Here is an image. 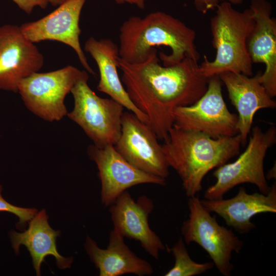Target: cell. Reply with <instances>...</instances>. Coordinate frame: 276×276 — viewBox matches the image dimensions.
<instances>
[{
    "label": "cell",
    "instance_id": "2e32d148",
    "mask_svg": "<svg viewBox=\"0 0 276 276\" xmlns=\"http://www.w3.org/2000/svg\"><path fill=\"white\" fill-rule=\"evenodd\" d=\"M260 73L249 76L241 73H223L218 76L227 89L232 104L238 114L237 129L242 145L247 142L256 112L274 108L276 102L260 81Z\"/></svg>",
    "mask_w": 276,
    "mask_h": 276
},
{
    "label": "cell",
    "instance_id": "9c48e42d",
    "mask_svg": "<svg viewBox=\"0 0 276 276\" xmlns=\"http://www.w3.org/2000/svg\"><path fill=\"white\" fill-rule=\"evenodd\" d=\"M222 84L218 76L208 78L207 89L197 101L174 110V124L214 139L237 134L238 116L228 109L223 98Z\"/></svg>",
    "mask_w": 276,
    "mask_h": 276
},
{
    "label": "cell",
    "instance_id": "d4e9b609",
    "mask_svg": "<svg viewBox=\"0 0 276 276\" xmlns=\"http://www.w3.org/2000/svg\"><path fill=\"white\" fill-rule=\"evenodd\" d=\"M118 4H128L136 6L140 9L145 7L146 0H114Z\"/></svg>",
    "mask_w": 276,
    "mask_h": 276
},
{
    "label": "cell",
    "instance_id": "5b68a950",
    "mask_svg": "<svg viewBox=\"0 0 276 276\" xmlns=\"http://www.w3.org/2000/svg\"><path fill=\"white\" fill-rule=\"evenodd\" d=\"M276 142L274 126L263 131L258 126L252 130L245 150L235 161L218 167L213 175L216 182L204 193V198L216 200L240 184L248 183L255 185L260 193H268L269 186L264 171V160L269 148Z\"/></svg>",
    "mask_w": 276,
    "mask_h": 276
},
{
    "label": "cell",
    "instance_id": "44dd1931",
    "mask_svg": "<svg viewBox=\"0 0 276 276\" xmlns=\"http://www.w3.org/2000/svg\"><path fill=\"white\" fill-rule=\"evenodd\" d=\"M167 250L172 253L175 263L165 276H194L201 274L213 268V262L197 263L190 257L182 238L171 248L166 246Z\"/></svg>",
    "mask_w": 276,
    "mask_h": 276
},
{
    "label": "cell",
    "instance_id": "cb8c5ba5",
    "mask_svg": "<svg viewBox=\"0 0 276 276\" xmlns=\"http://www.w3.org/2000/svg\"><path fill=\"white\" fill-rule=\"evenodd\" d=\"M21 10L28 14H31L34 9L38 7L45 9L49 3L47 0H12Z\"/></svg>",
    "mask_w": 276,
    "mask_h": 276
},
{
    "label": "cell",
    "instance_id": "7c38bea8",
    "mask_svg": "<svg viewBox=\"0 0 276 276\" xmlns=\"http://www.w3.org/2000/svg\"><path fill=\"white\" fill-rule=\"evenodd\" d=\"M87 153L98 169L101 200L105 206L111 205L120 194L133 186L145 183L166 185V179L141 171L128 163L114 145H90Z\"/></svg>",
    "mask_w": 276,
    "mask_h": 276
},
{
    "label": "cell",
    "instance_id": "8992f818",
    "mask_svg": "<svg viewBox=\"0 0 276 276\" xmlns=\"http://www.w3.org/2000/svg\"><path fill=\"white\" fill-rule=\"evenodd\" d=\"M87 73L85 71L79 78L71 91L74 106L66 116L82 129L96 146L114 145L121 134L124 107L111 98L98 96L88 84Z\"/></svg>",
    "mask_w": 276,
    "mask_h": 276
},
{
    "label": "cell",
    "instance_id": "52a82bcc",
    "mask_svg": "<svg viewBox=\"0 0 276 276\" xmlns=\"http://www.w3.org/2000/svg\"><path fill=\"white\" fill-rule=\"evenodd\" d=\"M189 217L181 232L185 242H194L206 251L214 265L224 276H230L234 269L233 252L239 253L243 243L232 229L220 225L201 204L197 195L189 197Z\"/></svg>",
    "mask_w": 276,
    "mask_h": 276
},
{
    "label": "cell",
    "instance_id": "4316f807",
    "mask_svg": "<svg viewBox=\"0 0 276 276\" xmlns=\"http://www.w3.org/2000/svg\"><path fill=\"white\" fill-rule=\"evenodd\" d=\"M47 2L53 6L58 7L66 0H47Z\"/></svg>",
    "mask_w": 276,
    "mask_h": 276
},
{
    "label": "cell",
    "instance_id": "ffe728a7",
    "mask_svg": "<svg viewBox=\"0 0 276 276\" xmlns=\"http://www.w3.org/2000/svg\"><path fill=\"white\" fill-rule=\"evenodd\" d=\"M84 246L100 276H120L129 273L143 276L151 275L153 272L151 265L133 253L125 243L124 237L114 229L110 233L106 249L100 248L88 236Z\"/></svg>",
    "mask_w": 276,
    "mask_h": 276
},
{
    "label": "cell",
    "instance_id": "7a4b0ae2",
    "mask_svg": "<svg viewBox=\"0 0 276 276\" xmlns=\"http://www.w3.org/2000/svg\"><path fill=\"white\" fill-rule=\"evenodd\" d=\"M119 32V56L128 63L143 62L156 47L163 46L171 50L169 54L159 53L164 66L177 64L185 57L197 62L200 59L195 31L164 12H152L144 17L130 16L122 23Z\"/></svg>",
    "mask_w": 276,
    "mask_h": 276
},
{
    "label": "cell",
    "instance_id": "6da1fadb",
    "mask_svg": "<svg viewBox=\"0 0 276 276\" xmlns=\"http://www.w3.org/2000/svg\"><path fill=\"white\" fill-rule=\"evenodd\" d=\"M118 64L130 99L147 116L148 126L160 141L167 139L173 126L174 110L192 104L207 89L208 78L198 62L189 57L162 65L155 49L143 62L131 64L120 57Z\"/></svg>",
    "mask_w": 276,
    "mask_h": 276
},
{
    "label": "cell",
    "instance_id": "603a6c76",
    "mask_svg": "<svg viewBox=\"0 0 276 276\" xmlns=\"http://www.w3.org/2000/svg\"><path fill=\"white\" fill-rule=\"evenodd\" d=\"M196 9L200 13L205 14L211 10H215L223 2H228L233 5L242 4L244 0H193Z\"/></svg>",
    "mask_w": 276,
    "mask_h": 276
},
{
    "label": "cell",
    "instance_id": "9a60e30c",
    "mask_svg": "<svg viewBox=\"0 0 276 276\" xmlns=\"http://www.w3.org/2000/svg\"><path fill=\"white\" fill-rule=\"evenodd\" d=\"M249 8L255 26L248 38V52L252 63L264 64L259 80L273 98L276 96V20L271 16L272 5L267 0H251Z\"/></svg>",
    "mask_w": 276,
    "mask_h": 276
},
{
    "label": "cell",
    "instance_id": "5bb4252c",
    "mask_svg": "<svg viewBox=\"0 0 276 276\" xmlns=\"http://www.w3.org/2000/svg\"><path fill=\"white\" fill-rule=\"evenodd\" d=\"M109 206L113 229L124 238L139 241L150 255L158 259L160 251L165 246L148 223L149 215L154 209L152 201L144 195L135 201L125 191Z\"/></svg>",
    "mask_w": 276,
    "mask_h": 276
},
{
    "label": "cell",
    "instance_id": "277c9868",
    "mask_svg": "<svg viewBox=\"0 0 276 276\" xmlns=\"http://www.w3.org/2000/svg\"><path fill=\"white\" fill-rule=\"evenodd\" d=\"M211 18L212 44L216 51L214 59L205 56L199 65L207 78L225 72L252 76V62L247 50V40L255 26L251 10L240 11L228 2L221 3Z\"/></svg>",
    "mask_w": 276,
    "mask_h": 276
},
{
    "label": "cell",
    "instance_id": "7402d4cb",
    "mask_svg": "<svg viewBox=\"0 0 276 276\" xmlns=\"http://www.w3.org/2000/svg\"><path fill=\"white\" fill-rule=\"evenodd\" d=\"M3 187L0 185V212H6L17 216L18 221L16 224L17 228L24 229L28 223L38 212L35 208H24L17 206L8 202L2 194Z\"/></svg>",
    "mask_w": 276,
    "mask_h": 276
},
{
    "label": "cell",
    "instance_id": "484cf974",
    "mask_svg": "<svg viewBox=\"0 0 276 276\" xmlns=\"http://www.w3.org/2000/svg\"><path fill=\"white\" fill-rule=\"evenodd\" d=\"M275 164H274V166L268 171L267 175H265V177L267 180H269L271 179H275Z\"/></svg>",
    "mask_w": 276,
    "mask_h": 276
},
{
    "label": "cell",
    "instance_id": "8fae6325",
    "mask_svg": "<svg viewBox=\"0 0 276 276\" xmlns=\"http://www.w3.org/2000/svg\"><path fill=\"white\" fill-rule=\"evenodd\" d=\"M87 0H66L51 13L20 27L25 36L36 43L44 40L57 41L72 48L82 65L88 73L95 75L80 42L81 30L79 20Z\"/></svg>",
    "mask_w": 276,
    "mask_h": 276
},
{
    "label": "cell",
    "instance_id": "d6986e66",
    "mask_svg": "<svg viewBox=\"0 0 276 276\" xmlns=\"http://www.w3.org/2000/svg\"><path fill=\"white\" fill-rule=\"evenodd\" d=\"M28 224V228L22 233L14 230L10 232L11 243L15 253L19 254L21 245L27 248L32 258L37 275H40L41 263L48 256L55 258L59 268H70L73 258L62 257L58 252L56 239L60 236V232L50 226L45 210L42 209L37 212Z\"/></svg>",
    "mask_w": 276,
    "mask_h": 276
},
{
    "label": "cell",
    "instance_id": "4fadbf2b",
    "mask_svg": "<svg viewBox=\"0 0 276 276\" xmlns=\"http://www.w3.org/2000/svg\"><path fill=\"white\" fill-rule=\"evenodd\" d=\"M43 64V55L20 26H0V90L17 93L20 81L38 72Z\"/></svg>",
    "mask_w": 276,
    "mask_h": 276
},
{
    "label": "cell",
    "instance_id": "e0dca14e",
    "mask_svg": "<svg viewBox=\"0 0 276 276\" xmlns=\"http://www.w3.org/2000/svg\"><path fill=\"white\" fill-rule=\"evenodd\" d=\"M202 205L211 213L221 217L225 223L240 234H247L256 227L251 221L255 215L276 213V183L270 187L268 194H248L242 187L233 197L216 200L202 199Z\"/></svg>",
    "mask_w": 276,
    "mask_h": 276
},
{
    "label": "cell",
    "instance_id": "ac0fdd59",
    "mask_svg": "<svg viewBox=\"0 0 276 276\" xmlns=\"http://www.w3.org/2000/svg\"><path fill=\"white\" fill-rule=\"evenodd\" d=\"M84 51L90 55L98 66L100 75L98 90L121 104L148 125V118L133 104L119 75V47L110 39H97L90 37L85 43Z\"/></svg>",
    "mask_w": 276,
    "mask_h": 276
},
{
    "label": "cell",
    "instance_id": "30bf717a",
    "mask_svg": "<svg viewBox=\"0 0 276 276\" xmlns=\"http://www.w3.org/2000/svg\"><path fill=\"white\" fill-rule=\"evenodd\" d=\"M151 128L134 113L124 112L116 150L128 163L145 172L166 179L169 166L162 145Z\"/></svg>",
    "mask_w": 276,
    "mask_h": 276
},
{
    "label": "cell",
    "instance_id": "3957f363",
    "mask_svg": "<svg viewBox=\"0 0 276 276\" xmlns=\"http://www.w3.org/2000/svg\"><path fill=\"white\" fill-rule=\"evenodd\" d=\"M163 142L167 163L178 174L188 197L197 195L205 175L238 154L242 145L239 134L214 139L174 124Z\"/></svg>",
    "mask_w": 276,
    "mask_h": 276
},
{
    "label": "cell",
    "instance_id": "ba28073f",
    "mask_svg": "<svg viewBox=\"0 0 276 276\" xmlns=\"http://www.w3.org/2000/svg\"><path fill=\"white\" fill-rule=\"evenodd\" d=\"M86 71L73 65L45 73H33L22 79L18 93L33 113L49 122L59 121L67 115L66 95Z\"/></svg>",
    "mask_w": 276,
    "mask_h": 276
}]
</instances>
